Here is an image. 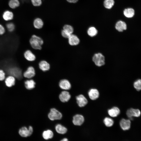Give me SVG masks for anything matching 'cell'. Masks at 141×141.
<instances>
[{
    "mask_svg": "<svg viewBox=\"0 0 141 141\" xmlns=\"http://www.w3.org/2000/svg\"><path fill=\"white\" fill-rule=\"evenodd\" d=\"M30 43L33 49L40 50L42 45L43 43V41L40 37L35 35H33L29 40Z\"/></svg>",
    "mask_w": 141,
    "mask_h": 141,
    "instance_id": "obj_1",
    "label": "cell"
},
{
    "mask_svg": "<svg viewBox=\"0 0 141 141\" xmlns=\"http://www.w3.org/2000/svg\"><path fill=\"white\" fill-rule=\"evenodd\" d=\"M92 60L95 65L98 66H102L105 64L104 57L100 53L94 55L92 57Z\"/></svg>",
    "mask_w": 141,
    "mask_h": 141,
    "instance_id": "obj_2",
    "label": "cell"
},
{
    "mask_svg": "<svg viewBox=\"0 0 141 141\" xmlns=\"http://www.w3.org/2000/svg\"><path fill=\"white\" fill-rule=\"evenodd\" d=\"M49 119L52 121L61 119L62 117V114L54 108L50 109L48 114Z\"/></svg>",
    "mask_w": 141,
    "mask_h": 141,
    "instance_id": "obj_3",
    "label": "cell"
},
{
    "mask_svg": "<svg viewBox=\"0 0 141 141\" xmlns=\"http://www.w3.org/2000/svg\"><path fill=\"white\" fill-rule=\"evenodd\" d=\"M33 132V127L29 126L28 128L24 126L21 128L19 130V134L22 137H26L31 136Z\"/></svg>",
    "mask_w": 141,
    "mask_h": 141,
    "instance_id": "obj_4",
    "label": "cell"
},
{
    "mask_svg": "<svg viewBox=\"0 0 141 141\" xmlns=\"http://www.w3.org/2000/svg\"><path fill=\"white\" fill-rule=\"evenodd\" d=\"M73 28L71 25L66 24L63 26L61 34L63 37L68 38L71 34H73Z\"/></svg>",
    "mask_w": 141,
    "mask_h": 141,
    "instance_id": "obj_5",
    "label": "cell"
},
{
    "mask_svg": "<svg viewBox=\"0 0 141 141\" xmlns=\"http://www.w3.org/2000/svg\"><path fill=\"white\" fill-rule=\"evenodd\" d=\"M141 114L140 111L138 109L131 108L128 109L126 112V115L130 119H133V117H138Z\"/></svg>",
    "mask_w": 141,
    "mask_h": 141,
    "instance_id": "obj_6",
    "label": "cell"
},
{
    "mask_svg": "<svg viewBox=\"0 0 141 141\" xmlns=\"http://www.w3.org/2000/svg\"><path fill=\"white\" fill-rule=\"evenodd\" d=\"M9 68V72L11 75L15 77H16L18 78H21L22 76V73L21 69L16 67H11Z\"/></svg>",
    "mask_w": 141,
    "mask_h": 141,
    "instance_id": "obj_7",
    "label": "cell"
},
{
    "mask_svg": "<svg viewBox=\"0 0 141 141\" xmlns=\"http://www.w3.org/2000/svg\"><path fill=\"white\" fill-rule=\"evenodd\" d=\"M35 75V71L33 67H28L26 70L23 74L24 77L28 79H30L33 77Z\"/></svg>",
    "mask_w": 141,
    "mask_h": 141,
    "instance_id": "obj_8",
    "label": "cell"
},
{
    "mask_svg": "<svg viewBox=\"0 0 141 141\" xmlns=\"http://www.w3.org/2000/svg\"><path fill=\"white\" fill-rule=\"evenodd\" d=\"M84 119L82 115L77 114L73 117L72 122L73 124L76 126H80L84 123Z\"/></svg>",
    "mask_w": 141,
    "mask_h": 141,
    "instance_id": "obj_9",
    "label": "cell"
},
{
    "mask_svg": "<svg viewBox=\"0 0 141 141\" xmlns=\"http://www.w3.org/2000/svg\"><path fill=\"white\" fill-rule=\"evenodd\" d=\"M76 99L78 105L80 107L85 106L88 103L87 99L82 95H80L77 96Z\"/></svg>",
    "mask_w": 141,
    "mask_h": 141,
    "instance_id": "obj_10",
    "label": "cell"
},
{
    "mask_svg": "<svg viewBox=\"0 0 141 141\" xmlns=\"http://www.w3.org/2000/svg\"><path fill=\"white\" fill-rule=\"evenodd\" d=\"M120 125L122 130L126 131L130 129L131 125L130 120L122 119L120 122Z\"/></svg>",
    "mask_w": 141,
    "mask_h": 141,
    "instance_id": "obj_11",
    "label": "cell"
},
{
    "mask_svg": "<svg viewBox=\"0 0 141 141\" xmlns=\"http://www.w3.org/2000/svg\"><path fill=\"white\" fill-rule=\"evenodd\" d=\"M115 28L118 31L122 32L127 29V26L125 22L122 20H119L116 22Z\"/></svg>",
    "mask_w": 141,
    "mask_h": 141,
    "instance_id": "obj_12",
    "label": "cell"
},
{
    "mask_svg": "<svg viewBox=\"0 0 141 141\" xmlns=\"http://www.w3.org/2000/svg\"><path fill=\"white\" fill-rule=\"evenodd\" d=\"M68 39L69 44L72 46L76 45L80 42L79 39L78 37L73 34H71Z\"/></svg>",
    "mask_w": 141,
    "mask_h": 141,
    "instance_id": "obj_13",
    "label": "cell"
},
{
    "mask_svg": "<svg viewBox=\"0 0 141 141\" xmlns=\"http://www.w3.org/2000/svg\"><path fill=\"white\" fill-rule=\"evenodd\" d=\"M70 97L71 96L69 93L66 91L62 92L59 96L60 100L63 102H68L70 99Z\"/></svg>",
    "mask_w": 141,
    "mask_h": 141,
    "instance_id": "obj_14",
    "label": "cell"
},
{
    "mask_svg": "<svg viewBox=\"0 0 141 141\" xmlns=\"http://www.w3.org/2000/svg\"><path fill=\"white\" fill-rule=\"evenodd\" d=\"M88 95L89 97L91 99L95 100L99 97V93L97 89H92L89 91Z\"/></svg>",
    "mask_w": 141,
    "mask_h": 141,
    "instance_id": "obj_15",
    "label": "cell"
},
{
    "mask_svg": "<svg viewBox=\"0 0 141 141\" xmlns=\"http://www.w3.org/2000/svg\"><path fill=\"white\" fill-rule=\"evenodd\" d=\"M59 86L60 88L64 90H68L71 87L70 83L68 80L62 79L59 82Z\"/></svg>",
    "mask_w": 141,
    "mask_h": 141,
    "instance_id": "obj_16",
    "label": "cell"
},
{
    "mask_svg": "<svg viewBox=\"0 0 141 141\" xmlns=\"http://www.w3.org/2000/svg\"><path fill=\"white\" fill-rule=\"evenodd\" d=\"M24 57L25 59L29 61H32L36 58L35 55L30 50H27L24 52Z\"/></svg>",
    "mask_w": 141,
    "mask_h": 141,
    "instance_id": "obj_17",
    "label": "cell"
},
{
    "mask_svg": "<svg viewBox=\"0 0 141 141\" xmlns=\"http://www.w3.org/2000/svg\"><path fill=\"white\" fill-rule=\"evenodd\" d=\"M14 17V14L11 11L9 10H6L3 13L2 18L6 21H9L12 20Z\"/></svg>",
    "mask_w": 141,
    "mask_h": 141,
    "instance_id": "obj_18",
    "label": "cell"
},
{
    "mask_svg": "<svg viewBox=\"0 0 141 141\" xmlns=\"http://www.w3.org/2000/svg\"><path fill=\"white\" fill-rule=\"evenodd\" d=\"M124 16L127 18H131L134 16L135 11L134 9L131 8H125L123 11Z\"/></svg>",
    "mask_w": 141,
    "mask_h": 141,
    "instance_id": "obj_19",
    "label": "cell"
},
{
    "mask_svg": "<svg viewBox=\"0 0 141 141\" xmlns=\"http://www.w3.org/2000/svg\"><path fill=\"white\" fill-rule=\"evenodd\" d=\"M108 112V114L110 116L115 117L119 115L120 110L118 107H114L109 109Z\"/></svg>",
    "mask_w": 141,
    "mask_h": 141,
    "instance_id": "obj_20",
    "label": "cell"
},
{
    "mask_svg": "<svg viewBox=\"0 0 141 141\" xmlns=\"http://www.w3.org/2000/svg\"><path fill=\"white\" fill-rule=\"evenodd\" d=\"M39 68L42 71L45 72L48 70L50 69V64L45 60L40 61L39 64Z\"/></svg>",
    "mask_w": 141,
    "mask_h": 141,
    "instance_id": "obj_21",
    "label": "cell"
},
{
    "mask_svg": "<svg viewBox=\"0 0 141 141\" xmlns=\"http://www.w3.org/2000/svg\"><path fill=\"white\" fill-rule=\"evenodd\" d=\"M15 77L13 76L10 75L6 78L5 81L6 85L10 87L15 85Z\"/></svg>",
    "mask_w": 141,
    "mask_h": 141,
    "instance_id": "obj_22",
    "label": "cell"
},
{
    "mask_svg": "<svg viewBox=\"0 0 141 141\" xmlns=\"http://www.w3.org/2000/svg\"><path fill=\"white\" fill-rule=\"evenodd\" d=\"M33 25L34 27L37 29L41 28L44 25L42 20L39 18H36L34 20Z\"/></svg>",
    "mask_w": 141,
    "mask_h": 141,
    "instance_id": "obj_23",
    "label": "cell"
},
{
    "mask_svg": "<svg viewBox=\"0 0 141 141\" xmlns=\"http://www.w3.org/2000/svg\"><path fill=\"white\" fill-rule=\"evenodd\" d=\"M55 129L57 132L60 134H64L67 131V128L60 124H57L55 127Z\"/></svg>",
    "mask_w": 141,
    "mask_h": 141,
    "instance_id": "obj_24",
    "label": "cell"
},
{
    "mask_svg": "<svg viewBox=\"0 0 141 141\" xmlns=\"http://www.w3.org/2000/svg\"><path fill=\"white\" fill-rule=\"evenodd\" d=\"M42 136L44 139L48 140L52 138L53 136L54 133L52 131L50 130L44 131L42 134Z\"/></svg>",
    "mask_w": 141,
    "mask_h": 141,
    "instance_id": "obj_25",
    "label": "cell"
},
{
    "mask_svg": "<svg viewBox=\"0 0 141 141\" xmlns=\"http://www.w3.org/2000/svg\"><path fill=\"white\" fill-rule=\"evenodd\" d=\"M25 87L29 90H31L34 88L35 87L36 83L32 79L27 80L25 82Z\"/></svg>",
    "mask_w": 141,
    "mask_h": 141,
    "instance_id": "obj_26",
    "label": "cell"
},
{
    "mask_svg": "<svg viewBox=\"0 0 141 141\" xmlns=\"http://www.w3.org/2000/svg\"><path fill=\"white\" fill-rule=\"evenodd\" d=\"M114 4L115 1L114 0H104L103 3L104 7L108 9H111Z\"/></svg>",
    "mask_w": 141,
    "mask_h": 141,
    "instance_id": "obj_27",
    "label": "cell"
},
{
    "mask_svg": "<svg viewBox=\"0 0 141 141\" xmlns=\"http://www.w3.org/2000/svg\"><path fill=\"white\" fill-rule=\"evenodd\" d=\"M8 4L10 8L14 9L19 7L20 3L19 0H10Z\"/></svg>",
    "mask_w": 141,
    "mask_h": 141,
    "instance_id": "obj_28",
    "label": "cell"
},
{
    "mask_svg": "<svg viewBox=\"0 0 141 141\" xmlns=\"http://www.w3.org/2000/svg\"><path fill=\"white\" fill-rule=\"evenodd\" d=\"M98 31L96 28L94 27H90L88 29L87 33L88 35L90 37H93L96 35Z\"/></svg>",
    "mask_w": 141,
    "mask_h": 141,
    "instance_id": "obj_29",
    "label": "cell"
},
{
    "mask_svg": "<svg viewBox=\"0 0 141 141\" xmlns=\"http://www.w3.org/2000/svg\"><path fill=\"white\" fill-rule=\"evenodd\" d=\"M103 122L106 126L110 127L112 126L113 125L114 121L111 118L107 117L104 119Z\"/></svg>",
    "mask_w": 141,
    "mask_h": 141,
    "instance_id": "obj_30",
    "label": "cell"
},
{
    "mask_svg": "<svg viewBox=\"0 0 141 141\" xmlns=\"http://www.w3.org/2000/svg\"><path fill=\"white\" fill-rule=\"evenodd\" d=\"M6 26L7 30L9 32H12L15 30V25L13 22L8 23L6 24Z\"/></svg>",
    "mask_w": 141,
    "mask_h": 141,
    "instance_id": "obj_31",
    "label": "cell"
},
{
    "mask_svg": "<svg viewBox=\"0 0 141 141\" xmlns=\"http://www.w3.org/2000/svg\"><path fill=\"white\" fill-rule=\"evenodd\" d=\"M133 85L134 88L137 91L141 90V79H139L135 81Z\"/></svg>",
    "mask_w": 141,
    "mask_h": 141,
    "instance_id": "obj_32",
    "label": "cell"
},
{
    "mask_svg": "<svg viewBox=\"0 0 141 141\" xmlns=\"http://www.w3.org/2000/svg\"><path fill=\"white\" fill-rule=\"evenodd\" d=\"M33 5L36 7L39 6L42 4V0H31Z\"/></svg>",
    "mask_w": 141,
    "mask_h": 141,
    "instance_id": "obj_33",
    "label": "cell"
},
{
    "mask_svg": "<svg viewBox=\"0 0 141 141\" xmlns=\"http://www.w3.org/2000/svg\"><path fill=\"white\" fill-rule=\"evenodd\" d=\"M5 73L2 69H0V81H2L5 79Z\"/></svg>",
    "mask_w": 141,
    "mask_h": 141,
    "instance_id": "obj_34",
    "label": "cell"
},
{
    "mask_svg": "<svg viewBox=\"0 0 141 141\" xmlns=\"http://www.w3.org/2000/svg\"><path fill=\"white\" fill-rule=\"evenodd\" d=\"M6 30L5 27L0 24V36L4 35L5 33Z\"/></svg>",
    "mask_w": 141,
    "mask_h": 141,
    "instance_id": "obj_35",
    "label": "cell"
},
{
    "mask_svg": "<svg viewBox=\"0 0 141 141\" xmlns=\"http://www.w3.org/2000/svg\"><path fill=\"white\" fill-rule=\"evenodd\" d=\"M79 0H66L68 2L70 3H75L77 2Z\"/></svg>",
    "mask_w": 141,
    "mask_h": 141,
    "instance_id": "obj_36",
    "label": "cell"
},
{
    "mask_svg": "<svg viewBox=\"0 0 141 141\" xmlns=\"http://www.w3.org/2000/svg\"><path fill=\"white\" fill-rule=\"evenodd\" d=\"M60 141H68V140L67 138H64L61 140Z\"/></svg>",
    "mask_w": 141,
    "mask_h": 141,
    "instance_id": "obj_37",
    "label": "cell"
}]
</instances>
